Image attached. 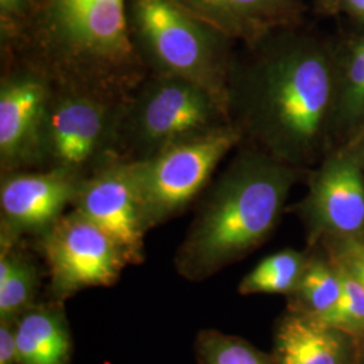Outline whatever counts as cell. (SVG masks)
<instances>
[{
	"instance_id": "cell-1",
	"label": "cell",
	"mask_w": 364,
	"mask_h": 364,
	"mask_svg": "<svg viewBox=\"0 0 364 364\" xmlns=\"http://www.w3.org/2000/svg\"><path fill=\"white\" fill-rule=\"evenodd\" d=\"M294 27L278 30L234 55L227 82L231 123L254 149L301 169L320 150L335 75L326 50Z\"/></svg>"
},
{
	"instance_id": "cell-2",
	"label": "cell",
	"mask_w": 364,
	"mask_h": 364,
	"mask_svg": "<svg viewBox=\"0 0 364 364\" xmlns=\"http://www.w3.org/2000/svg\"><path fill=\"white\" fill-rule=\"evenodd\" d=\"M1 54L53 82L126 99L149 72L131 43L127 0H33L19 39Z\"/></svg>"
},
{
	"instance_id": "cell-3",
	"label": "cell",
	"mask_w": 364,
	"mask_h": 364,
	"mask_svg": "<svg viewBox=\"0 0 364 364\" xmlns=\"http://www.w3.org/2000/svg\"><path fill=\"white\" fill-rule=\"evenodd\" d=\"M299 170L258 149H243L201 200L176 255L177 272L204 281L273 232Z\"/></svg>"
},
{
	"instance_id": "cell-4",
	"label": "cell",
	"mask_w": 364,
	"mask_h": 364,
	"mask_svg": "<svg viewBox=\"0 0 364 364\" xmlns=\"http://www.w3.org/2000/svg\"><path fill=\"white\" fill-rule=\"evenodd\" d=\"M127 23L149 73L191 80L227 103L232 39L176 0H127Z\"/></svg>"
},
{
	"instance_id": "cell-5",
	"label": "cell",
	"mask_w": 364,
	"mask_h": 364,
	"mask_svg": "<svg viewBox=\"0 0 364 364\" xmlns=\"http://www.w3.org/2000/svg\"><path fill=\"white\" fill-rule=\"evenodd\" d=\"M231 124L227 103L191 80L149 73L124 100L115 158L144 161Z\"/></svg>"
},
{
	"instance_id": "cell-6",
	"label": "cell",
	"mask_w": 364,
	"mask_h": 364,
	"mask_svg": "<svg viewBox=\"0 0 364 364\" xmlns=\"http://www.w3.org/2000/svg\"><path fill=\"white\" fill-rule=\"evenodd\" d=\"M242 142V132L231 123L144 161L127 162L147 230L181 215L207 188L221 159Z\"/></svg>"
},
{
	"instance_id": "cell-7",
	"label": "cell",
	"mask_w": 364,
	"mask_h": 364,
	"mask_svg": "<svg viewBox=\"0 0 364 364\" xmlns=\"http://www.w3.org/2000/svg\"><path fill=\"white\" fill-rule=\"evenodd\" d=\"M126 99L53 82L41 170H66L85 178L114 158Z\"/></svg>"
},
{
	"instance_id": "cell-8",
	"label": "cell",
	"mask_w": 364,
	"mask_h": 364,
	"mask_svg": "<svg viewBox=\"0 0 364 364\" xmlns=\"http://www.w3.org/2000/svg\"><path fill=\"white\" fill-rule=\"evenodd\" d=\"M0 78V170H41L53 81L26 60L3 54Z\"/></svg>"
},
{
	"instance_id": "cell-9",
	"label": "cell",
	"mask_w": 364,
	"mask_h": 364,
	"mask_svg": "<svg viewBox=\"0 0 364 364\" xmlns=\"http://www.w3.org/2000/svg\"><path fill=\"white\" fill-rule=\"evenodd\" d=\"M39 240L49 267L50 293L58 302L87 287L114 285L130 264L122 248L75 209Z\"/></svg>"
},
{
	"instance_id": "cell-10",
	"label": "cell",
	"mask_w": 364,
	"mask_h": 364,
	"mask_svg": "<svg viewBox=\"0 0 364 364\" xmlns=\"http://www.w3.org/2000/svg\"><path fill=\"white\" fill-rule=\"evenodd\" d=\"M72 207L102 228L130 264L144 260V236L149 232L127 162L111 158L87 176Z\"/></svg>"
},
{
	"instance_id": "cell-11",
	"label": "cell",
	"mask_w": 364,
	"mask_h": 364,
	"mask_svg": "<svg viewBox=\"0 0 364 364\" xmlns=\"http://www.w3.org/2000/svg\"><path fill=\"white\" fill-rule=\"evenodd\" d=\"M82 177L60 169L3 173L0 181V240L41 237L73 204Z\"/></svg>"
},
{
	"instance_id": "cell-12",
	"label": "cell",
	"mask_w": 364,
	"mask_h": 364,
	"mask_svg": "<svg viewBox=\"0 0 364 364\" xmlns=\"http://www.w3.org/2000/svg\"><path fill=\"white\" fill-rule=\"evenodd\" d=\"M304 215L313 231L344 236L364 230V177L353 156H338L326 162L313 177L304 201Z\"/></svg>"
},
{
	"instance_id": "cell-13",
	"label": "cell",
	"mask_w": 364,
	"mask_h": 364,
	"mask_svg": "<svg viewBox=\"0 0 364 364\" xmlns=\"http://www.w3.org/2000/svg\"><path fill=\"white\" fill-rule=\"evenodd\" d=\"M198 19L246 46L282 28L297 26L299 0H176Z\"/></svg>"
},
{
	"instance_id": "cell-14",
	"label": "cell",
	"mask_w": 364,
	"mask_h": 364,
	"mask_svg": "<svg viewBox=\"0 0 364 364\" xmlns=\"http://www.w3.org/2000/svg\"><path fill=\"white\" fill-rule=\"evenodd\" d=\"M19 364H69L72 338L63 302L33 305L15 320Z\"/></svg>"
},
{
	"instance_id": "cell-15",
	"label": "cell",
	"mask_w": 364,
	"mask_h": 364,
	"mask_svg": "<svg viewBox=\"0 0 364 364\" xmlns=\"http://www.w3.org/2000/svg\"><path fill=\"white\" fill-rule=\"evenodd\" d=\"M277 364H347L348 350L343 332L312 317L294 313L278 326Z\"/></svg>"
},
{
	"instance_id": "cell-16",
	"label": "cell",
	"mask_w": 364,
	"mask_h": 364,
	"mask_svg": "<svg viewBox=\"0 0 364 364\" xmlns=\"http://www.w3.org/2000/svg\"><path fill=\"white\" fill-rule=\"evenodd\" d=\"M0 321H15L34 305L38 270L16 243L0 240Z\"/></svg>"
},
{
	"instance_id": "cell-17",
	"label": "cell",
	"mask_w": 364,
	"mask_h": 364,
	"mask_svg": "<svg viewBox=\"0 0 364 364\" xmlns=\"http://www.w3.org/2000/svg\"><path fill=\"white\" fill-rule=\"evenodd\" d=\"M306 263L294 250H282L264 258L239 285L242 294H290L299 287Z\"/></svg>"
},
{
	"instance_id": "cell-18",
	"label": "cell",
	"mask_w": 364,
	"mask_h": 364,
	"mask_svg": "<svg viewBox=\"0 0 364 364\" xmlns=\"http://www.w3.org/2000/svg\"><path fill=\"white\" fill-rule=\"evenodd\" d=\"M302 311L312 318H320L331 312L343 293L341 279L336 267L331 269L323 260L306 264L296 291Z\"/></svg>"
},
{
	"instance_id": "cell-19",
	"label": "cell",
	"mask_w": 364,
	"mask_h": 364,
	"mask_svg": "<svg viewBox=\"0 0 364 364\" xmlns=\"http://www.w3.org/2000/svg\"><path fill=\"white\" fill-rule=\"evenodd\" d=\"M336 107L341 124L355 127L364 122V34L352 42L347 53Z\"/></svg>"
},
{
	"instance_id": "cell-20",
	"label": "cell",
	"mask_w": 364,
	"mask_h": 364,
	"mask_svg": "<svg viewBox=\"0 0 364 364\" xmlns=\"http://www.w3.org/2000/svg\"><path fill=\"white\" fill-rule=\"evenodd\" d=\"M200 364H272L270 360L242 338L204 331L196 341Z\"/></svg>"
},
{
	"instance_id": "cell-21",
	"label": "cell",
	"mask_w": 364,
	"mask_h": 364,
	"mask_svg": "<svg viewBox=\"0 0 364 364\" xmlns=\"http://www.w3.org/2000/svg\"><path fill=\"white\" fill-rule=\"evenodd\" d=\"M343 293L338 305L320 318H314L343 333H364V284L336 266Z\"/></svg>"
},
{
	"instance_id": "cell-22",
	"label": "cell",
	"mask_w": 364,
	"mask_h": 364,
	"mask_svg": "<svg viewBox=\"0 0 364 364\" xmlns=\"http://www.w3.org/2000/svg\"><path fill=\"white\" fill-rule=\"evenodd\" d=\"M33 9V0H0V42L9 49L22 36Z\"/></svg>"
},
{
	"instance_id": "cell-23",
	"label": "cell",
	"mask_w": 364,
	"mask_h": 364,
	"mask_svg": "<svg viewBox=\"0 0 364 364\" xmlns=\"http://www.w3.org/2000/svg\"><path fill=\"white\" fill-rule=\"evenodd\" d=\"M336 266L364 284V243L350 237L338 251Z\"/></svg>"
},
{
	"instance_id": "cell-24",
	"label": "cell",
	"mask_w": 364,
	"mask_h": 364,
	"mask_svg": "<svg viewBox=\"0 0 364 364\" xmlns=\"http://www.w3.org/2000/svg\"><path fill=\"white\" fill-rule=\"evenodd\" d=\"M0 364H19L15 344V321H0Z\"/></svg>"
},
{
	"instance_id": "cell-25",
	"label": "cell",
	"mask_w": 364,
	"mask_h": 364,
	"mask_svg": "<svg viewBox=\"0 0 364 364\" xmlns=\"http://www.w3.org/2000/svg\"><path fill=\"white\" fill-rule=\"evenodd\" d=\"M352 13L364 19V0H344Z\"/></svg>"
}]
</instances>
